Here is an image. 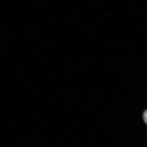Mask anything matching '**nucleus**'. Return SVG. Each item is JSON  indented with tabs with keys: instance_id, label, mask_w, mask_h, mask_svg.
<instances>
[{
	"instance_id": "1",
	"label": "nucleus",
	"mask_w": 147,
	"mask_h": 147,
	"mask_svg": "<svg viewBox=\"0 0 147 147\" xmlns=\"http://www.w3.org/2000/svg\"><path fill=\"white\" fill-rule=\"evenodd\" d=\"M143 118L144 122L147 125V110L144 112L143 115Z\"/></svg>"
}]
</instances>
